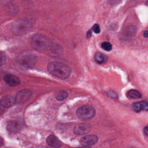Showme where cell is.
Masks as SVG:
<instances>
[{
    "instance_id": "cell-4",
    "label": "cell",
    "mask_w": 148,
    "mask_h": 148,
    "mask_svg": "<svg viewBox=\"0 0 148 148\" xmlns=\"http://www.w3.org/2000/svg\"><path fill=\"white\" fill-rule=\"evenodd\" d=\"M31 28L30 23L25 20H20L14 22L12 25V29L16 34L26 33Z\"/></svg>"
},
{
    "instance_id": "cell-18",
    "label": "cell",
    "mask_w": 148,
    "mask_h": 148,
    "mask_svg": "<svg viewBox=\"0 0 148 148\" xmlns=\"http://www.w3.org/2000/svg\"><path fill=\"white\" fill-rule=\"evenodd\" d=\"M101 47L108 51H109L112 50V46L111 45V43H110L108 42H104L101 44Z\"/></svg>"
},
{
    "instance_id": "cell-14",
    "label": "cell",
    "mask_w": 148,
    "mask_h": 148,
    "mask_svg": "<svg viewBox=\"0 0 148 148\" xmlns=\"http://www.w3.org/2000/svg\"><path fill=\"white\" fill-rule=\"evenodd\" d=\"M132 109L136 112L142 110H148V102L146 101H139L133 104Z\"/></svg>"
},
{
    "instance_id": "cell-20",
    "label": "cell",
    "mask_w": 148,
    "mask_h": 148,
    "mask_svg": "<svg viewBox=\"0 0 148 148\" xmlns=\"http://www.w3.org/2000/svg\"><path fill=\"white\" fill-rule=\"evenodd\" d=\"M108 95L109 97H110V98H117V94L113 91H109L108 92Z\"/></svg>"
},
{
    "instance_id": "cell-8",
    "label": "cell",
    "mask_w": 148,
    "mask_h": 148,
    "mask_svg": "<svg viewBox=\"0 0 148 148\" xmlns=\"http://www.w3.org/2000/svg\"><path fill=\"white\" fill-rule=\"evenodd\" d=\"M91 127L89 124L80 123L75 127L73 132L76 135H84L88 134L91 131Z\"/></svg>"
},
{
    "instance_id": "cell-12",
    "label": "cell",
    "mask_w": 148,
    "mask_h": 148,
    "mask_svg": "<svg viewBox=\"0 0 148 148\" xmlns=\"http://www.w3.org/2000/svg\"><path fill=\"white\" fill-rule=\"evenodd\" d=\"M14 103H16V101L14 95L5 96L2 97L1 100V105L4 108H8L11 106Z\"/></svg>"
},
{
    "instance_id": "cell-23",
    "label": "cell",
    "mask_w": 148,
    "mask_h": 148,
    "mask_svg": "<svg viewBox=\"0 0 148 148\" xmlns=\"http://www.w3.org/2000/svg\"><path fill=\"white\" fill-rule=\"evenodd\" d=\"M144 133L147 135L148 136V125L146 126L144 128Z\"/></svg>"
},
{
    "instance_id": "cell-26",
    "label": "cell",
    "mask_w": 148,
    "mask_h": 148,
    "mask_svg": "<svg viewBox=\"0 0 148 148\" xmlns=\"http://www.w3.org/2000/svg\"><path fill=\"white\" fill-rule=\"evenodd\" d=\"M146 4L147 5H148V0L146 1Z\"/></svg>"
},
{
    "instance_id": "cell-3",
    "label": "cell",
    "mask_w": 148,
    "mask_h": 148,
    "mask_svg": "<svg viewBox=\"0 0 148 148\" xmlns=\"http://www.w3.org/2000/svg\"><path fill=\"white\" fill-rule=\"evenodd\" d=\"M77 117L83 120H88L92 118L95 114V109L90 105H84L80 107L76 112Z\"/></svg>"
},
{
    "instance_id": "cell-24",
    "label": "cell",
    "mask_w": 148,
    "mask_h": 148,
    "mask_svg": "<svg viewBox=\"0 0 148 148\" xmlns=\"http://www.w3.org/2000/svg\"><path fill=\"white\" fill-rule=\"evenodd\" d=\"M120 0H110V2L111 4H115L117 2H119Z\"/></svg>"
},
{
    "instance_id": "cell-22",
    "label": "cell",
    "mask_w": 148,
    "mask_h": 148,
    "mask_svg": "<svg viewBox=\"0 0 148 148\" xmlns=\"http://www.w3.org/2000/svg\"><path fill=\"white\" fill-rule=\"evenodd\" d=\"M92 29L91 28V29H90L89 31H87V38H90L91 37V34H92Z\"/></svg>"
},
{
    "instance_id": "cell-11",
    "label": "cell",
    "mask_w": 148,
    "mask_h": 148,
    "mask_svg": "<svg viewBox=\"0 0 148 148\" xmlns=\"http://www.w3.org/2000/svg\"><path fill=\"white\" fill-rule=\"evenodd\" d=\"M3 79L6 83L10 86H17L20 83L18 77L11 74L6 75L3 77Z\"/></svg>"
},
{
    "instance_id": "cell-19",
    "label": "cell",
    "mask_w": 148,
    "mask_h": 148,
    "mask_svg": "<svg viewBox=\"0 0 148 148\" xmlns=\"http://www.w3.org/2000/svg\"><path fill=\"white\" fill-rule=\"evenodd\" d=\"M92 31L95 33V34H99L101 31V29H100V27H99V25L98 24H95L93 27H92Z\"/></svg>"
},
{
    "instance_id": "cell-6",
    "label": "cell",
    "mask_w": 148,
    "mask_h": 148,
    "mask_svg": "<svg viewBox=\"0 0 148 148\" xmlns=\"http://www.w3.org/2000/svg\"><path fill=\"white\" fill-rule=\"evenodd\" d=\"M23 120L20 118L9 121L7 124V129L10 132H16L23 127Z\"/></svg>"
},
{
    "instance_id": "cell-5",
    "label": "cell",
    "mask_w": 148,
    "mask_h": 148,
    "mask_svg": "<svg viewBox=\"0 0 148 148\" xmlns=\"http://www.w3.org/2000/svg\"><path fill=\"white\" fill-rule=\"evenodd\" d=\"M31 45L33 47L39 50H43L46 49L48 42L47 39L39 34H36L31 38Z\"/></svg>"
},
{
    "instance_id": "cell-9",
    "label": "cell",
    "mask_w": 148,
    "mask_h": 148,
    "mask_svg": "<svg viewBox=\"0 0 148 148\" xmlns=\"http://www.w3.org/2000/svg\"><path fill=\"white\" fill-rule=\"evenodd\" d=\"M98 141V137L95 135H88L83 136L80 140L83 146H90L95 145Z\"/></svg>"
},
{
    "instance_id": "cell-2",
    "label": "cell",
    "mask_w": 148,
    "mask_h": 148,
    "mask_svg": "<svg viewBox=\"0 0 148 148\" xmlns=\"http://www.w3.org/2000/svg\"><path fill=\"white\" fill-rule=\"evenodd\" d=\"M18 65L23 69L33 68L36 63L35 56L29 52H25L20 54L17 60Z\"/></svg>"
},
{
    "instance_id": "cell-13",
    "label": "cell",
    "mask_w": 148,
    "mask_h": 148,
    "mask_svg": "<svg viewBox=\"0 0 148 148\" xmlns=\"http://www.w3.org/2000/svg\"><path fill=\"white\" fill-rule=\"evenodd\" d=\"M46 142L47 144L54 147H60L62 146V143L54 135H49L46 139Z\"/></svg>"
},
{
    "instance_id": "cell-21",
    "label": "cell",
    "mask_w": 148,
    "mask_h": 148,
    "mask_svg": "<svg viewBox=\"0 0 148 148\" xmlns=\"http://www.w3.org/2000/svg\"><path fill=\"white\" fill-rule=\"evenodd\" d=\"M5 60H6L5 56L3 55L2 53H1V65H2L5 63Z\"/></svg>"
},
{
    "instance_id": "cell-17",
    "label": "cell",
    "mask_w": 148,
    "mask_h": 148,
    "mask_svg": "<svg viewBox=\"0 0 148 148\" xmlns=\"http://www.w3.org/2000/svg\"><path fill=\"white\" fill-rule=\"evenodd\" d=\"M94 58L95 61L99 64L103 63L105 61V57L101 53H97L95 55Z\"/></svg>"
},
{
    "instance_id": "cell-16",
    "label": "cell",
    "mask_w": 148,
    "mask_h": 148,
    "mask_svg": "<svg viewBox=\"0 0 148 148\" xmlns=\"http://www.w3.org/2000/svg\"><path fill=\"white\" fill-rule=\"evenodd\" d=\"M127 95L128 97L131 98H139L141 97V95L140 92L135 90H131L127 92Z\"/></svg>"
},
{
    "instance_id": "cell-10",
    "label": "cell",
    "mask_w": 148,
    "mask_h": 148,
    "mask_svg": "<svg viewBox=\"0 0 148 148\" xmlns=\"http://www.w3.org/2000/svg\"><path fill=\"white\" fill-rule=\"evenodd\" d=\"M136 33V28L134 26L130 25L126 27L121 34V38L124 40L130 39Z\"/></svg>"
},
{
    "instance_id": "cell-25",
    "label": "cell",
    "mask_w": 148,
    "mask_h": 148,
    "mask_svg": "<svg viewBox=\"0 0 148 148\" xmlns=\"http://www.w3.org/2000/svg\"><path fill=\"white\" fill-rule=\"evenodd\" d=\"M143 36L145 38H148V30L145 31L143 33Z\"/></svg>"
},
{
    "instance_id": "cell-7",
    "label": "cell",
    "mask_w": 148,
    "mask_h": 148,
    "mask_svg": "<svg viewBox=\"0 0 148 148\" xmlns=\"http://www.w3.org/2000/svg\"><path fill=\"white\" fill-rule=\"evenodd\" d=\"M31 91L28 90H21L14 95L15 101L16 103H21L25 102L31 97Z\"/></svg>"
},
{
    "instance_id": "cell-15",
    "label": "cell",
    "mask_w": 148,
    "mask_h": 148,
    "mask_svg": "<svg viewBox=\"0 0 148 148\" xmlns=\"http://www.w3.org/2000/svg\"><path fill=\"white\" fill-rule=\"evenodd\" d=\"M68 96V94L66 91H57L55 93L56 98L58 101H63L66 99Z\"/></svg>"
},
{
    "instance_id": "cell-1",
    "label": "cell",
    "mask_w": 148,
    "mask_h": 148,
    "mask_svg": "<svg viewBox=\"0 0 148 148\" xmlns=\"http://www.w3.org/2000/svg\"><path fill=\"white\" fill-rule=\"evenodd\" d=\"M47 70L50 74L61 79H67L71 73L69 66L59 62H50L47 65Z\"/></svg>"
}]
</instances>
